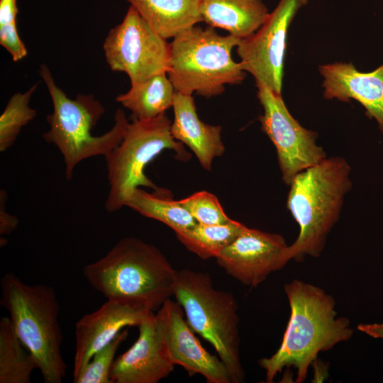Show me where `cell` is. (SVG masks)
I'll return each mask as SVG.
<instances>
[{
  "instance_id": "obj_6",
  "label": "cell",
  "mask_w": 383,
  "mask_h": 383,
  "mask_svg": "<svg viewBox=\"0 0 383 383\" xmlns=\"http://www.w3.org/2000/svg\"><path fill=\"white\" fill-rule=\"evenodd\" d=\"M240 40L209 26L196 25L176 35L170 43L167 72L175 91L211 98L224 92L226 85L242 83L246 72L232 57Z\"/></svg>"
},
{
  "instance_id": "obj_27",
  "label": "cell",
  "mask_w": 383,
  "mask_h": 383,
  "mask_svg": "<svg viewBox=\"0 0 383 383\" xmlns=\"http://www.w3.org/2000/svg\"><path fill=\"white\" fill-rule=\"evenodd\" d=\"M0 44L10 53L14 62L22 60L28 54L18 35L16 23L0 26Z\"/></svg>"
},
{
  "instance_id": "obj_11",
  "label": "cell",
  "mask_w": 383,
  "mask_h": 383,
  "mask_svg": "<svg viewBox=\"0 0 383 383\" xmlns=\"http://www.w3.org/2000/svg\"><path fill=\"white\" fill-rule=\"evenodd\" d=\"M308 0H280L266 21L236 47L242 68L256 84L282 94L284 55L289 28L299 9Z\"/></svg>"
},
{
  "instance_id": "obj_2",
  "label": "cell",
  "mask_w": 383,
  "mask_h": 383,
  "mask_svg": "<svg viewBox=\"0 0 383 383\" xmlns=\"http://www.w3.org/2000/svg\"><path fill=\"white\" fill-rule=\"evenodd\" d=\"M82 272L107 300L154 312L174 296L177 275L157 248L135 237L123 238Z\"/></svg>"
},
{
  "instance_id": "obj_5",
  "label": "cell",
  "mask_w": 383,
  "mask_h": 383,
  "mask_svg": "<svg viewBox=\"0 0 383 383\" xmlns=\"http://www.w3.org/2000/svg\"><path fill=\"white\" fill-rule=\"evenodd\" d=\"M1 306L16 333L35 358L45 383H61L67 365L62 355L60 305L55 289L28 284L13 272L1 279Z\"/></svg>"
},
{
  "instance_id": "obj_13",
  "label": "cell",
  "mask_w": 383,
  "mask_h": 383,
  "mask_svg": "<svg viewBox=\"0 0 383 383\" xmlns=\"http://www.w3.org/2000/svg\"><path fill=\"white\" fill-rule=\"evenodd\" d=\"M289 246L281 235L245 226L216 260L229 276L255 287L290 261Z\"/></svg>"
},
{
  "instance_id": "obj_3",
  "label": "cell",
  "mask_w": 383,
  "mask_h": 383,
  "mask_svg": "<svg viewBox=\"0 0 383 383\" xmlns=\"http://www.w3.org/2000/svg\"><path fill=\"white\" fill-rule=\"evenodd\" d=\"M351 168L342 157H326L298 173L289 184L288 210L299 226L289 246V260L321 254L328 233L338 221L345 194L352 187Z\"/></svg>"
},
{
  "instance_id": "obj_1",
  "label": "cell",
  "mask_w": 383,
  "mask_h": 383,
  "mask_svg": "<svg viewBox=\"0 0 383 383\" xmlns=\"http://www.w3.org/2000/svg\"><path fill=\"white\" fill-rule=\"evenodd\" d=\"M284 289L291 309L287 326L277 350L258 364L265 371L266 382L293 367L296 382L301 383L319 353L348 340L353 330L347 318L338 317L334 299L320 287L294 279Z\"/></svg>"
},
{
  "instance_id": "obj_24",
  "label": "cell",
  "mask_w": 383,
  "mask_h": 383,
  "mask_svg": "<svg viewBox=\"0 0 383 383\" xmlns=\"http://www.w3.org/2000/svg\"><path fill=\"white\" fill-rule=\"evenodd\" d=\"M33 84L26 91L13 94L0 116V152H4L15 143L23 127L31 121L37 114L29 105L30 99L38 88Z\"/></svg>"
},
{
  "instance_id": "obj_16",
  "label": "cell",
  "mask_w": 383,
  "mask_h": 383,
  "mask_svg": "<svg viewBox=\"0 0 383 383\" xmlns=\"http://www.w3.org/2000/svg\"><path fill=\"white\" fill-rule=\"evenodd\" d=\"M319 72L324 79L325 99L359 101L383 133V65L372 72H362L352 63L335 62L321 65Z\"/></svg>"
},
{
  "instance_id": "obj_9",
  "label": "cell",
  "mask_w": 383,
  "mask_h": 383,
  "mask_svg": "<svg viewBox=\"0 0 383 383\" xmlns=\"http://www.w3.org/2000/svg\"><path fill=\"white\" fill-rule=\"evenodd\" d=\"M103 50L110 69L125 72L131 84L167 73L169 69L170 43L131 6L122 22L109 30Z\"/></svg>"
},
{
  "instance_id": "obj_30",
  "label": "cell",
  "mask_w": 383,
  "mask_h": 383,
  "mask_svg": "<svg viewBox=\"0 0 383 383\" xmlns=\"http://www.w3.org/2000/svg\"><path fill=\"white\" fill-rule=\"evenodd\" d=\"M357 329L374 338L383 339V323L360 324Z\"/></svg>"
},
{
  "instance_id": "obj_18",
  "label": "cell",
  "mask_w": 383,
  "mask_h": 383,
  "mask_svg": "<svg viewBox=\"0 0 383 383\" xmlns=\"http://www.w3.org/2000/svg\"><path fill=\"white\" fill-rule=\"evenodd\" d=\"M200 11L208 26L240 40L255 33L270 15L262 0H201Z\"/></svg>"
},
{
  "instance_id": "obj_14",
  "label": "cell",
  "mask_w": 383,
  "mask_h": 383,
  "mask_svg": "<svg viewBox=\"0 0 383 383\" xmlns=\"http://www.w3.org/2000/svg\"><path fill=\"white\" fill-rule=\"evenodd\" d=\"M150 312L117 301L107 300L97 310L79 319L74 328L73 380L97 351L124 328L138 326Z\"/></svg>"
},
{
  "instance_id": "obj_31",
  "label": "cell",
  "mask_w": 383,
  "mask_h": 383,
  "mask_svg": "<svg viewBox=\"0 0 383 383\" xmlns=\"http://www.w3.org/2000/svg\"><path fill=\"white\" fill-rule=\"evenodd\" d=\"M7 243H8V241L5 238L1 237V239H0V246L1 247H4L7 244Z\"/></svg>"
},
{
  "instance_id": "obj_23",
  "label": "cell",
  "mask_w": 383,
  "mask_h": 383,
  "mask_svg": "<svg viewBox=\"0 0 383 383\" xmlns=\"http://www.w3.org/2000/svg\"><path fill=\"white\" fill-rule=\"evenodd\" d=\"M245 226L236 221L215 225L196 223L192 228L175 233L178 240L202 260L216 258L231 244Z\"/></svg>"
},
{
  "instance_id": "obj_21",
  "label": "cell",
  "mask_w": 383,
  "mask_h": 383,
  "mask_svg": "<svg viewBox=\"0 0 383 383\" xmlns=\"http://www.w3.org/2000/svg\"><path fill=\"white\" fill-rule=\"evenodd\" d=\"M126 206L145 217L163 223L175 233L184 232L197 223L179 201L172 199L170 192L165 188L148 193L138 187Z\"/></svg>"
},
{
  "instance_id": "obj_17",
  "label": "cell",
  "mask_w": 383,
  "mask_h": 383,
  "mask_svg": "<svg viewBox=\"0 0 383 383\" xmlns=\"http://www.w3.org/2000/svg\"><path fill=\"white\" fill-rule=\"evenodd\" d=\"M171 124L173 138L188 146L206 170H211L213 160L225 152L221 127L207 124L198 116L194 98L175 91Z\"/></svg>"
},
{
  "instance_id": "obj_26",
  "label": "cell",
  "mask_w": 383,
  "mask_h": 383,
  "mask_svg": "<svg viewBox=\"0 0 383 383\" xmlns=\"http://www.w3.org/2000/svg\"><path fill=\"white\" fill-rule=\"evenodd\" d=\"M179 201L199 223L222 224L232 220L227 216L216 196L208 192H196Z\"/></svg>"
},
{
  "instance_id": "obj_8",
  "label": "cell",
  "mask_w": 383,
  "mask_h": 383,
  "mask_svg": "<svg viewBox=\"0 0 383 383\" xmlns=\"http://www.w3.org/2000/svg\"><path fill=\"white\" fill-rule=\"evenodd\" d=\"M171 120L161 114L149 120L132 119L118 145L105 156L109 190L104 207L109 213L126 206L140 187L158 191L145 173L146 166L165 150H172L180 160L191 155L171 133Z\"/></svg>"
},
{
  "instance_id": "obj_20",
  "label": "cell",
  "mask_w": 383,
  "mask_h": 383,
  "mask_svg": "<svg viewBox=\"0 0 383 383\" xmlns=\"http://www.w3.org/2000/svg\"><path fill=\"white\" fill-rule=\"evenodd\" d=\"M131 84L130 89L116 101L131 111L133 118L152 119L172 107L175 89L167 73Z\"/></svg>"
},
{
  "instance_id": "obj_28",
  "label": "cell",
  "mask_w": 383,
  "mask_h": 383,
  "mask_svg": "<svg viewBox=\"0 0 383 383\" xmlns=\"http://www.w3.org/2000/svg\"><path fill=\"white\" fill-rule=\"evenodd\" d=\"M7 192L4 189L0 192V235H5L11 233L18 226V218L6 211Z\"/></svg>"
},
{
  "instance_id": "obj_15",
  "label": "cell",
  "mask_w": 383,
  "mask_h": 383,
  "mask_svg": "<svg viewBox=\"0 0 383 383\" xmlns=\"http://www.w3.org/2000/svg\"><path fill=\"white\" fill-rule=\"evenodd\" d=\"M138 328L135 342L113 362L112 383H157L174 370L162 345L155 313L150 312Z\"/></svg>"
},
{
  "instance_id": "obj_19",
  "label": "cell",
  "mask_w": 383,
  "mask_h": 383,
  "mask_svg": "<svg viewBox=\"0 0 383 383\" xmlns=\"http://www.w3.org/2000/svg\"><path fill=\"white\" fill-rule=\"evenodd\" d=\"M165 39L202 22L201 0H126Z\"/></svg>"
},
{
  "instance_id": "obj_22",
  "label": "cell",
  "mask_w": 383,
  "mask_h": 383,
  "mask_svg": "<svg viewBox=\"0 0 383 383\" xmlns=\"http://www.w3.org/2000/svg\"><path fill=\"white\" fill-rule=\"evenodd\" d=\"M38 364L17 335L9 317L0 320V383H29Z\"/></svg>"
},
{
  "instance_id": "obj_4",
  "label": "cell",
  "mask_w": 383,
  "mask_h": 383,
  "mask_svg": "<svg viewBox=\"0 0 383 383\" xmlns=\"http://www.w3.org/2000/svg\"><path fill=\"white\" fill-rule=\"evenodd\" d=\"M39 74L49 91L53 111L46 116L49 130L43 139L54 144L61 152L67 180L72 179L75 167L85 159L106 156L121 142L128 121L118 109L114 124L106 133L93 135L91 131L105 112L102 104L92 94H78L73 99L56 84L48 67L42 64Z\"/></svg>"
},
{
  "instance_id": "obj_7",
  "label": "cell",
  "mask_w": 383,
  "mask_h": 383,
  "mask_svg": "<svg viewBox=\"0 0 383 383\" xmlns=\"http://www.w3.org/2000/svg\"><path fill=\"white\" fill-rule=\"evenodd\" d=\"M174 296L192 329L214 348L232 383L243 382L238 306L233 295L216 289L209 273L182 269L177 271Z\"/></svg>"
},
{
  "instance_id": "obj_29",
  "label": "cell",
  "mask_w": 383,
  "mask_h": 383,
  "mask_svg": "<svg viewBox=\"0 0 383 383\" xmlns=\"http://www.w3.org/2000/svg\"><path fill=\"white\" fill-rule=\"evenodd\" d=\"M16 0H0V26L16 23Z\"/></svg>"
},
{
  "instance_id": "obj_25",
  "label": "cell",
  "mask_w": 383,
  "mask_h": 383,
  "mask_svg": "<svg viewBox=\"0 0 383 383\" xmlns=\"http://www.w3.org/2000/svg\"><path fill=\"white\" fill-rule=\"evenodd\" d=\"M128 336L127 328L121 331L109 344L97 351L84 367L74 383H112L110 372L121 344Z\"/></svg>"
},
{
  "instance_id": "obj_10",
  "label": "cell",
  "mask_w": 383,
  "mask_h": 383,
  "mask_svg": "<svg viewBox=\"0 0 383 383\" xmlns=\"http://www.w3.org/2000/svg\"><path fill=\"white\" fill-rule=\"evenodd\" d=\"M256 86L264 111L259 116L261 128L273 143L282 180L289 185L298 173L321 162L326 154L316 143L317 133L301 126L292 116L282 94L262 84Z\"/></svg>"
},
{
  "instance_id": "obj_12",
  "label": "cell",
  "mask_w": 383,
  "mask_h": 383,
  "mask_svg": "<svg viewBox=\"0 0 383 383\" xmlns=\"http://www.w3.org/2000/svg\"><path fill=\"white\" fill-rule=\"evenodd\" d=\"M155 321L164 351L174 365L182 367L190 377L203 376L209 383H232L226 365L203 347L177 301L167 299Z\"/></svg>"
}]
</instances>
